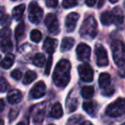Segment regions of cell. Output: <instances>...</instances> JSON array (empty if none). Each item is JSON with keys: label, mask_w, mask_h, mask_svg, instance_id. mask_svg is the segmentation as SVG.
<instances>
[{"label": "cell", "mask_w": 125, "mask_h": 125, "mask_svg": "<svg viewBox=\"0 0 125 125\" xmlns=\"http://www.w3.org/2000/svg\"><path fill=\"white\" fill-rule=\"evenodd\" d=\"M71 64L66 59H62L57 62L53 72L52 79L55 85L58 87H65L70 81Z\"/></svg>", "instance_id": "cell-1"}, {"label": "cell", "mask_w": 125, "mask_h": 125, "mask_svg": "<svg viewBox=\"0 0 125 125\" xmlns=\"http://www.w3.org/2000/svg\"><path fill=\"white\" fill-rule=\"evenodd\" d=\"M98 24L94 16H88L84 20L80 29L82 37L88 39H94L98 33Z\"/></svg>", "instance_id": "cell-2"}, {"label": "cell", "mask_w": 125, "mask_h": 125, "mask_svg": "<svg viewBox=\"0 0 125 125\" xmlns=\"http://www.w3.org/2000/svg\"><path fill=\"white\" fill-rule=\"evenodd\" d=\"M112 57L117 66L122 67L125 64V45L121 40H114L111 45Z\"/></svg>", "instance_id": "cell-3"}, {"label": "cell", "mask_w": 125, "mask_h": 125, "mask_svg": "<svg viewBox=\"0 0 125 125\" xmlns=\"http://www.w3.org/2000/svg\"><path fill=\"white\" fill-rule=\"evenodd\" d=\"M105 113L111 117H116L125 114V99L119 98L114 102L111 103L106 108Z\"/></svg>", "instance_id": "cell-4"}, {"label": "cell", "mask_w": 125, "mask_h": 125, "mask_svg": "<svg viewBox=\"0 0 125 125\" xmlns=\"http://www.w3.org/2000/svg\"><path fill=\"white\" fill-rule=\"evenodd\" d=\"M111 76L107 73H102L99 77V87L103 90L102 94L105 96H111L114 94V88L111 85Z\"/></svg>", "instance_id": "cell-5"}, {"label": "cell", "mask_w": 125, "mask_h": 125, "mask_svg": "<svg viewBox=\"0 0 125 125\" xmlns=\"http://www.w3.org/2000/svg\"><path fill=\"white\" fill-rule=\"evenodd\" d=\"M43 16V10L35 2H32L28 6V19L32 23L38 24Z\"/></svg>", "instance_id": "cell-6"}, {"label": "cell", "mask_w": 125, "mask_h": 125, "mask_svg": "<svg viewBox=\"0 0 125 125\" xmlns=\"http://www.w3.org/2000/svg\"><path fill=\"white\" fill-rule=\"evenodd\" d=\"M95 54L97 56V64L99 67L107 66L109 63L108 55L106 50L104 48L102 45L97 44L95 46Z\"/></svg>", "instance_id": "cell-7"}, {"label": "cell", "mask_w": 125, "mask_h": 125, "mask_svg": "<svg viewBox=\"0 0 125 125\" xmlns=\"http://www.w3.org/2000/svg\"><path fill=\"white\" fill-rule=\"evenodd\" d=\"M80 78L83 82H90L94 80V70L88 63H83L78 67Z\"/></svg>", "instance_id": "cell-8"}, {"label": "cell", "mask_w": 125, "mask_h": 125, "mask_svg": "<svg viewBox=\"0 0 125 125\" xmlns=\"http://www.w3.org/2000/svg\"><path fill=\"white\" fill-rule=\"evenodd\" d=\"M45 24L48 28V31L52 34L59 33V22L57 16L54 14H48L45 19Z\"/></svg>", "instance_id": "cell-9"}, {"label": "cell", "mask_w": 125, "mask_h": 125, "mask_svg": "<svg viewBox=\"0 0 125 125\" xmlns=\"http://www.w3.org/2000/svg\"><path fill=\"white\" fill-rule=\"evenodd\" d=\"M76 54L77 57L80 61L85 62L88 61L91 55V48L87 44L81 43L76 47Z\"/></svg>", "instance_id": "cell-10"}, {"label": "cell", "mask_w": 125, "mask_h": 125, "mask_svg": "<svg viewBox=\"0 0 125 125\" xmlns=\"http://www.w3.org/2000/svg\"><path fill=\"white\" fill-rule=\"evenodd\" d=\"M46 93V86L44 82H39L30 91V97L32 99H40L42 98Z\"/></svg>", "instance_id": "cell-11"}, {"label": "cell", "mask_w": 125, "mask_h": 125, "mask_svg": "<svg viewBox=\"0 0 125 125\" xmlns=\"http://www.w3.org/2000/svg\"><path fill=\"white\" fill-rule=\"evenodd\" d=\"M79 17H80L79 14L75 12H72L67 16L66 19H65V27H66L67 31L73 32L75 30Z\"/></svg>", "instance_id": "cell-12"}, {"label": "cell", "mask_w": 125, "mask_h": 125, "mask_svg": "<svg viewBox=\"0 0 125 125\" xmlns=\"http://www.w3.org/2000/svg\"><path fill=\"white\" fill-rule=\"evenodd\" d=\"M21 99H22V94L18 89H13L9 92L7 95L8 102L11 104H16L21 102Z\"/></svg>", "instance_id": "cell-13"}, {"label": "cell", "mask_w": 125, "mask_h": 125, "mask_svg": "<svg viewBox=\"0 0 125 125\" xmlns=\"http://www.w3.org/2000/svg\"><path fill=\"white\" fill-rule=\"evenodd\" d=\"M57 40L56 39L49 38L48 37L44 41L43 49L46 52H48V53L52 54L55 52L56 48H57Z\"/></svg>", "instance_id": "cell-14"}, {"label": "cell", "mask_w": 125, "mask_h": 125, "mask_svg": "<svg viewBox=\"0 0 125 125\" xmlns=\"http://www.w3.org/2000/svg\"><path fill=\"white\" fill-rule=\"evenodd\" d=\"M44 115H45V106H42V104H39V106L35 108V111L33 112V122L37 123L43 122Z\"/></svg>", "instance_id": "cell-15"}, {"label": "cell", "mask_w": 125, "mask_h": 125, "mask_svg": "<svg viewBox=\"0 0 125 125\" xmlns=\"http://www.w3.org/2000/svg\"><path fill=\"white\" fill-rule=\"evenodd\" d=\"M62 115H63V111H62V108L60 103L54 104L53 106L52 107V110H51V112H50L51 117L58 119V118L62 117Z\"/></svg>", "instance_id": "cell-16"}, {"label": "cell", "mask_w": 125, "mask_h": 125, "mask_svg": "<svg viewBox=\"0 0 125 125\" xmlns=\"http://www.w3.org/2000/svg\"><path fill=\"white\" fill-rule=\"evenodd\" d=\"M78 106V99L77 97H72V95H69L68 99L66 101V109L69 112H73L76 110Z\"/></svg>", "instance_id": "cell-17"}, {"label": "cell", "mask_w": 125, "mask_h": 125, "mask_svg": "<svg viewBox=\"0 0 125 125\" xmlns=\"http://www.w3.org/2000/svg\"><path fill=\"white\" fill-rule=\"evenodd\" d=\"M111 14L113 16V23L116 25L122 24L123 22V11L120 8L116 7L111 11Z\"/></svg>", "instance_id": "cell-18"}, {"label": "cell", "mask_w": 125, "mask_h": 125, "mask_svg": "<svg viewBox=\"0 0 125 125\" xmlns=\"http://www.w3.org/2000/svg\"><path fill=\"white\" fill-rule=\"evenodd\" d=\"M0 48L4 52H7L12 50L13 44L10 40V37L0 39Z\"/></svg>", "instance_id": "cell-19"}, {"label": "cell", "mask_w": 125, "mask_h": 125, "mask_svg": "<svg viewBox=\"0 0 125 125\" xmlns=\"http://www.w3.org/2000/svg\"><path fill=\"white\" fill-rule=\"evenodd\" d=\"M74 44H75V40L71 37H65L62 39V44H61V50L62 52H66L69 51L73 47Z\"/></svg>", "instance_id": "cell-20"}, {"label": "cell", "mask_w": 125, "mask_h": 125, "mask_svg": "<svg viewBox=\"0 0 125 125\" xmlns=\"http://www.w3.org/2000/svg\"><path fill=\"white\" fill-rule=\"evenodd\" d=\"M25 4H20V5L15 7L12 10V17L14 18L16 21H19L21 18L22 17L23 13L25 11Z\"/></svg>", "instance_id": "cell-21"}, {"label": "cell", "mask_w": 125, "mask_h": 125, "mask_svg": "<svg viewBox=\"0 0 125 125\" xmlns=\"http://www.w3.org/2000/svg\"><path fill=\"white\" fill-rule=\"evenodd\" d=\"M15 61V56L12 53H8L7 55L4 57V58L3 59L1 65L4 69H10L13 65Z\"/></svg>", "instance_id": "cell-22"}, {"label": "cell", "mask_w": 125, "mask_h": 125, "mask_svg": "<svg viewBox=\"0 0 125 125\" xmlns=\"http://www.w3.org/2000/svg\"><path fill=\"white\" fill-rule=\"evenodd\" d=\"M100 21H101V23H102L103 25H105V26L112 24L113 23V16H112L111 12L105 11V12L103 13V14L100 16Z\"/></svg>", "instance_id": "cell-23"}, {"label": "cell", "mask_w": 125, "mask_h": 125, "mask_svg": "<svg viewBox=\"0 0 125 125\" xmlns=\"http://www.w3.org/2000/svg\"><path fill=\"white\" fill-rule=\"evenodd\" d=\"M33 63L37 67H42L45 63V57L42 53H37L33 57Z\"/></svg>", "instance_id": "cell-24"}, {"label": "cell", "mask_w": 125, "mask_h": 125, "mask_svg": "<svg viewBox=\"0 0 125 125\" xmlns=\"http://www.w3.org/2000/svg\"><path fill=\"white\" fill-rule=\"evenodd\" d=\"M36 77H37V74L35 73L34 71H33V70H28V71L26 72L24 78H23V81H22L23 84H24V85H28V84L32 83V82L36 79Z\"/></svg>", "instance_id": "cell-25"}, {"label": "cell", "mask_w": 125, "mask_h": 125, "mask_svg": "<svg viewBox=\"0 0 125 125\" xmlns=\"http://www.w3.org/2000/svg\"><path fill=\"white\" fill-rule=\"evenodd\" d=\"M81 94H82V96L84 99H91L94 94V89L93 87L86 86V87H83L82 88Z\"/></svg>", "instance_id": "cell-26"}, {"label": "cell", "mask_w": 125, "mask_h": 125, "mask_svg": "<svg viewBox=\"0 0 125 125\" xmlns=\"http://www.w3.org/2000/svg\"><path fill=\"white\" fill-rule=\"evenodd\" d=\"M25 33V24L24 22H21L17 25L16 30H15V37H16V40L19 41L20 39L23 37Z\"/></svg>", "instance_id": "cell-27"}, {"label": "cell", "mask_w": 125, "mask_h": 125, "mask_svg": "<svg viewBox=\"0 0 125 125\" xmlns=\"http://www.w3.org/2000/svg\"><path fill=\"white\" fill-rule=\"evenodd\" d=\"M83 121V116L82 115H75L69 118L67 125H81Z\"/></svg>", "instance_id": "cell-28"}, {"label": "cell", "mask_w": 125, "mask_h": 125, "mask_svg": "<svg viewBox=\"0 0 125 125\" xmlns=\"http://www.w3.org/2000/svg\"><path fill=\"white\" fill-rule=\"evenodd\" d=\"M83 110L89 115H94V111H95V104L93 101H87L83 103Z\"/></svg>", "instance_id": "cell-29"}, {"label": "cell", "mask_w": 125, "mask_h": 125, "mask_svg": "<svg viewBox=\"0 0 125 125\" xmlns=\"http://www.w3.org/2000/svg\"><path fill=\"white\" fill-rule=\"evenodd\" d=\"M30 39L32 41L35 42V43H39L42 39V34L40 33V31H39L38 29H33L30 33Z\"/></svg>", "instance_id": "cell-30"}, {"label": "cell", "mask_w": 125, "mask_h": 125, "mask_svg": "<svg viewBox=\"0 0 125 125\" xmlns=\"http://www.w3.org/2000/svg\"><path fill=\"white\" fill-rule=\"evenodd\" d=\"M78 2L76 0H63L62 1V7L64 9H70L77 5Z\"/></svg>", "instance_id": "cell-31"}, {"label": "cell", "mask_w": 125, "mask_h": 125, "mask_svg": "<svg viewBox=\"0 0 125 125\" xmlns=\"http://www.w3.org/2000/svg\"><path fill=\"white\" fill-rule=\"evenodd\" d=\"M9 87V83L5 80V78L4 77H1L0 78V93H4L6 92Z\"/></svg>", "instance_id": "cell-32"}, {"label": "cell", "mask_w": 125, "mask_h": 125, "mask_svg": "<svg viewBox=\"0 0 125 125\" xmlns=\"http://www.w3.org/2000/svg\"><path fill=\"white\" fill-rule=\"evenodd\" d=\"M10 34H11V32L10 28H4V29L0 30V39L10 37Z\"/></svg>", "instance_id": "cell-33"}, {"label": "cell", "mask_w": 125, "mask_h": 125, "mask_svg": "<svg viewBox=\"0 0 125 125\" xmlns=\"http://www.w3.org/2000/svg\"><path fill=\"white\" fill-rule=\"evenodd\" d=\"M10 75L12 78L19 81L20 79L21 78V76H22V73H21V71H20L19 70H14L12 72H11Z\"/></svg>", "instance_id": "cell-34"}, {"label": "cell", "mask_w": 125, "mask_h": 125, "mask_svg": "<svg viewBox=\"0 0 125 125\" xmlns=\"http://www.w3.org/2000/svg\"><path fill=\"white\" fill-rule=\"evenodd\" d=\"M45 4L49 8H56L58 4V0H45Z\"/></svg>", "instance_id": "cell-35"}, {"label": "cell", "mask_w": 125, "mask_h": 125, "mask_svg": "<svg viewBox=\"0 0 125 125\" xmlns=\"http://www.w3.org/2000/svg\"><path fill=\"white\" fill-rule=\"evenodd\" d=\"M52 63V56H50V57H49V59L47 60V62H46V67H45V75H48L49 74H50Z\"/></svg>", "instance_id": "cell-36"}, {"label": "cell", "mask_w": 125, "mask_h": 125, "mask_svg": "<svg viewBox=\"0 0 125 125\" xmlns=\"http://www.w3.org/2000/svg\"><path fill=\"white\" fill-rule=\"evenodd\" d=\"M1 21H2L1 24H2L3 26H6V25L10 24V16H4V18L1 20Z\"/></svg>", "instance_id": "cell-37"}, {"label": "cell", "mask_w": 125, "mask_h": 125, "mask_svg": "<svg viewBox=\"0 0 125 125\" xmlns=\"http://www.w3.org/2000/svg\"><path fill=\"white\" fill-rule=\"evenodd\" d=\"M96 1L97 0H86V4L89 7H93L96 4Z\"/></svg>", "instance_id": "cell-38"}, {"label": "cell", "mask_w": 125, "mask_h": 125, "mask_svg": "<svg viewBox=\"0 0 125 125\" xmlns=\"http://www.w3.org/2000/svg\"><path fill=\"white\" fill-rule=\"evenodd\" d=\"M4 109V101L2 99H0V112H2Z\"/></svg>", "instance_id": "cell-39"}, {"label": "cell", "mask_w": 125, "mask_h": 125, "mask_svg": "<svg viewBox=\"0 0 125 125\" xmlns=\"http://www.w3.org/2000/svg\"><path fill=\"white\" fill-rule=\"evenodd\" d=\"M4 16H5V15H4V9L2 7H0V21L4 18Z\"/></svg>", "instance_id": "cell-40"}, {"label": "cell", "mask_w": 125, "mask_h": 125, "mask_svg": "<svg viewBox=\"0 0 125 125\" xmlns=\"http://www.w3.org/2000/svg\"><path fill=\"white\" fill-rule=\"evenodd\" d=\"M104 3V0H99V3H98V7L99 8H101L103 6Z\"/></svg>", "instance_id": "cell-41"}, {"label": "cell", "mask_w": 125, "mask_h": 125, "mask_svg": "<svg viewBox=\"0 0 125 125\" xmlns=\"http://www.w3.org/2000/svg\"><path fill=\"white\" fill-rule=\"evenodd\" d=\"M81 125H94V124L89 121H85V122H82Z\"/></svg>", "instance_id": "cell-42"}, {"label": "cell", "mask_w": 125, "mask_h": 125, "mask_svg": "<svg viewBox=\"0 0 125 125\" xmlns=\"http://www.w3.org/2000/svg\"><path fill=\"white\" fill-rule=\"evenodd\" d=\"M110 2L111 3V4H115V3H116L118 1V0H109Z\"/></svg>", "instance_id": "cell-43"}, {"label": "cell", "mask_w": 125, "mask_h": 125, "mask_svg": "<svg viewBox=\"0 0 125 125\" xmlns=\"http://www.w3.org/2000/svg\"><path fill=\"white\" fill-rule=\"evenodd\" d=\"M4 121H3V119L0 118V125H4Z\"/></svg>", "instance_id": "cell-44"}, {"label": "cell", "mask_w": 125, "mask_h": 125, "mask_svg": "<svg viewBox=\"0 0 125 125\" xmlns=\"http://www.w3.org/2000/svg\"><path fill=\"white\" fill-rule=\"evenodd\" d=\"M16 125H25V124L23 123H17Z\"/></svg>", "instance_id": "cell-45"}, {"label": "cell", "mask_w": 125, "mask_h": 125, "mask_svg": "<svg viewBox=\"0 0 125 125\" xmlns=\"http://www.w3.org/2000/svg\"><path fill=\"white\" fill-rule=\"evenodd\" d=\"M0 64H1V55H0Z\"/></svg>", "instance_id": "cell-46"}, {"label": "cell", "mask_w": 125, "mask_h": 125, "mask_svg": "<svg viewBox=\"0 0 125 125\" xmlns=\"http://www.w3.org/2000/svg\"><path fill=\"white\" fill-rule=\"evenodd\" d=\"M121 125H125V123H123V124H121Z\"/></svg>", "instance_id": "cell-47"}, {"label": "cell", "mask_w": 125, "mask_h": 125, "mask_svg": "<svg viewBox=\"0 0 125 125\" xmlns=\"http://www.w3.org/2000/svg\"><path fill=\"white\" fill-rule=\"evenodd\" d=\"M49 125H55V124H49Z\"/></svg>", "instance_id": "cell-48"}, {"label": "cell", "mask_w": 125, "mask_h": 125, "mask_svg": "<svg viewBox=\"0 0 125 125\" xmlns=\"http://www.w3.org/2000/svg\"><path fill=\"white\" fill-rule=\"evenodd\" d=\"M12 1H16V0H12Z\"/></svg>", "instance_id": "cell-49"}]
</instances>
